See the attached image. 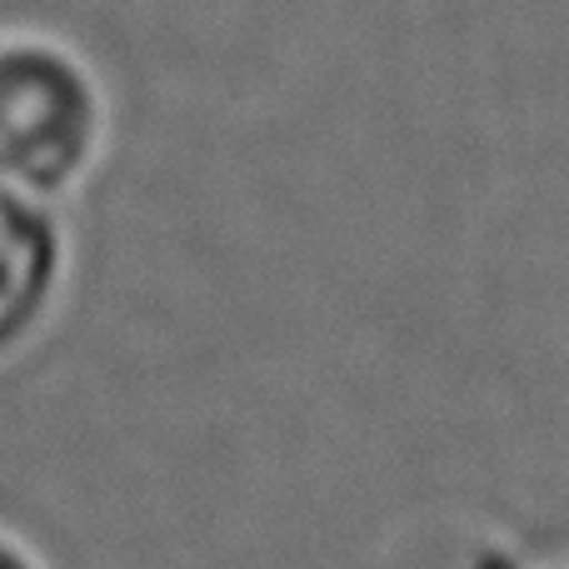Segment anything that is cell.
<instances>
[{
	"label": "cell",
	"mask_w": 569,
	"mask_h": 569,
	"mask_svg": "<svg viewBox=\"0 0 569 569\" xmlns=\"http://www.w3.org/2000/svg\"><path fill=\"white\" fill-rule=\"evenodd\" d=\"M100 136L96 86L76 56L46 40L0 46V186L60 190L86 170Z\"/></svg>",
	"instance_id": "cell-1"
},
{
	"label": "cell",
	"mask_w": 569,
	"mask_h": 569,
	"mask_svg": "<svg viewBox=\"0 0 569 569\" xmlns=\"http://www.w3.org/2000/svg\"><path fill=\"white\" fill-rule=\"evenodd\" d=\"M56 270V240L36 206H26L20 190L0 186V345H10L30 325L50 290Z\"/></svg>",
	"instance_id": "cell-2"
},
{
	"label": "cell",
	"mask_w": 569,
	"mask_h": 569,
	"mask_svg": "<svg viewBox=\"0 0 569 569\" xmlns=\"http://www.w3.org/2000/svg\"><path fill=\"white\" fill-rule=\"evenodd\" d=\"M0 569H36V565H30L26 555H20V550H10V545L0 540Z\"/></svg>",
	"instance_id": "cell-3"
}]
</instances>
